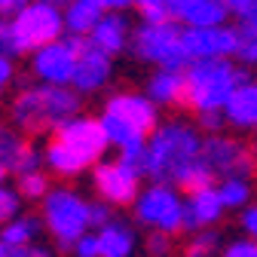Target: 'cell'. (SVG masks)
<instances>
[{
    "label": "cell",
    "instance_id": "8992f818",
    "mask_svg": "<svg viewBox=\"0 0 257 257\" xmlns=\"http://www.w3.org/2000/svg\"><path fill=\"white\" fill-rule=\"evenodd\" d=\"M132 52L138 61L153 68H172L184 71L193 61L184 43V25L175 19L166 22H141L132 34Z\"/></svg>",
    "mask_w": 257,
    "mask_h": 257
},
{
    "label": "cell",
    "instance_id": "8d00e7d4",
    "mask_svg": "<svg viewBox=\"0 0 257 257\" xmlns=\"http://www.w3.org/2000/svg\"><path fill=\"white\" fill-rule=\"evenodd\" d=\"M110 208H113V205H107V202H101V199L92 202V211H89V214H92V230H101L104 223L113 220V211H110Z\"/></svg>",
    "mask_w": 257,
    "mask_h": 257
},
{
    "label": "cell",
    "instance_id": "83f0119b",
    "mask_svg": "<svg viewBox=\"0 0 257 257\" xmlns=\"http://www.w3.org/2000/svg\"><path fill=\"white\" fill-rule=\"evenodd\" d=\"M0 52L10 55V58L28 55V49H25V43H22V37H19V28H16V22H13V16L0 19Z\"/></svg>",
    "mask_w": 257,
    "mask_h": 257
},
{
    "label": "cell",
    "instance_id": "e0dca14e",
    "mask_svg": "<svg viewBox=\"0 0 257 257\" xmlns=\"http://www.w3.org/2000/svg\"><path fill=\"white\" fill-rule=\"evenodd\" d=\"M144 95L163 110V107H178L184 104V71H172V68H156L147 83H144Z\"/></svg>",
    "mask_w": 257,
    "mask_h": 257
},
{
    "label": "cell",
    "instance_id": "30bf717a",
    "mask_svg": "<svg viewBox=\"0 0 257 257\" xmlns=\"http://www.w3.org/2000/svg\"><path fill=\"white\" fill-rule=\"evenodd\" d=\"M202 156L208 159V166L214 178H251L257 172V153L233 135H205L202 141Z\"/></svg>",
    "mask_w": 257,
    "mask_h": 257
},
{
    "label": "cell",
    "instance_id": "4316f807",
    "mask_svg": "<svg viewBox=\"0 0 257 257\" xmlns=\"http://www.w3.org/2000/svg\"><path fill=\"white\" fill-rule=\"evenodd\" d=\"M16 190L22 193V199H31V202H43L46 196H49V178H46V172L40 169V172H31V175H22V178H16Z\"/></svg>",
    "mask_w": 257,
    "mask_h": 257
},
{
    "label": "cell",
    "instance_id": "7bdbcfd3",
    "mask_svg": "<svg viewBox=\"0 0 257 257\" xmlns=\"http://www.w3.org/2000/svg\"><path fill=\"white\" fill-rule=\"evenodd\" d=\"M7 175H10V169H7V163L0 159V187H4V181H7Z\"/></svg>",
    "mask_w": 257,
    "mask_h": 257
},
{
    "label": "cell",
    "instance_id": "7a4b0ae2",
    "mask_svg": "<svg viewBox=\"0 0 257 257\" xmlns=\"http://www.w3.org/2000/svg\"><path fill=\"white\" fill-rule=\"evenodd\" d=\"M110 141L98 116H74L64 122L43 150V163L58 178H77L86 169H95L104 159Z\"/></svg>",
    "mask_w": 257,
    "mask_h": 257
},
{
    "label": "cell",
    "instance_id": "d590c367",
    "mask_svg": "<svg viewBox=\"0 0 257 257\" xmlns=\"http://www.w3.org/2000/svg\"><path fill=\"white\" fill-rule=\"evenodd\" d=\"M13 80H16V64H13L10 55L0 52V98L7 95V89L13 86Z\"/></svg>",
    "mask_w": 257,
    "mask_h": 257
},
{
    "label": "cell",
    "instance_id": "d4e9b609",
    "mask_svg": "<svg viewBox=\"0 0 257 257\" xmlns=\"http://www.w3.org/2000/svg\"><path fill=\"white\" fill-rule=\"evenodd\" d=\"M220 251H223V239H220L217 227L196 230L184 242V257H220Z\"/></svg>",
    "mask_w": 257,
    "mask_h": 257
},
{
    "label": "cell",
    "instance_id": "ee69618b",
    "mask_svg": "<svg viewBox=\"0 0 257 257\" xmlns=\"http://www.w3.org/2000/svg\"><path fill=\"white\" fill-rule=\"evenodd\" d=\"M46 4H55V7H64V4H68V0H46Z\"/></svg>",
    "mask_w": 257,
    "mask_h": 257
},
{
    "label": "cell",
    "instance_id": "ba28073f",
    "mask_svg": "<svg viewBox=\"0 0 257 257\" xmlns=\"http://www.w3.org/2000/svg\"><path fill=\"white\" fill-rule=\"evenodd\" d=\"M132 211L135 220L150 233H184V193L172 184L150 181L147 187H141Z\"/></svg>",
    "mask_w": 257,
    "mask_h": 257
},
{
    "label": "cell",
    "instance_id": "e575fe53",
    "mask_svg": "<svg viewBox=\"0 0 257 257\" xmlns=\"http://www.w3.org/2000/svg\"><path fill=\"white\" fill-rule=\"evenodd\" d=\"M239 227H242V236H248V239L257 242V202H251V205L239 214Z\"/></svg>",
    "mask_w": 257,
    "mask_h": 257
},
{
    "label": "cell",
    "instance_id": "277c9868",
    "mask_svg": "<svg viewBox=\"0 0 257 257\" xmlns=\"http://www.w3.org/2000/svg\"><path fill=\"white\" fill-rule=\"evenodd\" d=\"M248 83V74L236 58H202L184 68V104L193 113H214L223 110L230 95Z\"/></svg>",
    "mask_w": 257,
    "mask_h": 257
},
{
    "label": "cell",
    "instance_id": "7c38bea8",
    "mask_svg": "<svg viewBox=\"0 0 257 257\" xmlns=\"http://www.w3.org/2000/svg\"><path fill=\"white\" fill-rule=\"evenodd\" d=\"M31 71H34L37 83L49 86H74L77 74V37H61L55 43L40 46L31 52Z\"/></svg>",
    "mask_w": 257,
    "mask_h": 257
},
{
    "label": "cell",
    "instance_id": "8fae6325",
    "mask_svg": "<svg viewBox=\"0 0 257 257\" xmlns=\"http://www.w3.org/2000/svg\"><path fill=\"white\" fill-rule=\"evenodd\" d=\"M141 172L119 163V159H101L92 169V187L98 199L113 208H132L138 193H141Z\"/></svg>",
    "mask_w": 257,
    "mask_h": 257
},
{
    "label": "cell",
    "instance_id": "f6af8a7d",
    "mask_svg": "<svg viewBox=\"0 0 257 257\" xmlns=\"http://www.w3.org/2000/svg\"><path fill=\"white\" fill-rule=\"evenodd\" d=\"M254 83H257V74H254Z\"/></svg>",
    "mask_w": 257,
    "mask_h": 257
},
{
    "label": "cell",
    "instance_id": "6da1fadb",
    "mask_svg": "<svg viewBox=\"0 0 257 257\" xmlns=\"http://www.w3.org/2000/svg\"><path fill=\"white\" fill-rule=\"evenodd\" d=\"M205 135L190 119L159 122L156 132L147 138L144 178L156 184H172L181 193H193L214 184V172L202 156Z\"/></svg>",
    "mask_w": 257,
    "mask_h": 257
},
{
    "label": "cell",
    "instance_id": "52a82bcc",
    "mask_svg": "<svg viewBox=\"0 0 257 257\" xmlns=\"http://www.w3.org/2000/svg\"><path fill=\"white\" fill-rule=\"evenodd\" d=\"M92 202L83 199L71 187H52L43 199V223L58 242L61 251H71V245L92 230Z\"/></svg>",
    "mask_w": 257,
    "mask_h": 257
},
{
    "label": "cell",
    "instance_id": "b9f144b4",
    "mask_svg": "<svg viewBox=\"0 0 257 257\" xmlns=\"http://www.w3.org/2000/svg\"><path fill=\"white\" fill-rule=\"evenodd\" d=\"M0 257H13V248H10L4 239H0Z\"/></svg>",
    "mask_w": 257,
    "mask_h": 257
},
{
    "label": "cell",
    "instance_id": "4fadbf2b",
    "mask_svg": "<svg viewBox=\"0 0 257 257\" xmlns=\"http://www.w3.org/2000/svg\"><path fill=\"white\" fill-rule=\"evenodd\" d=\"M113 77V55L98 49L89 37H77V74L74 86L80 95H95L101 92Z\"/></svg>",
    "mask_w": 257,
    "mask_h": 257
},
{
    "label": "cell",
    "instance_id": "1f68e13d",
    "mask_svg": "<svg viewBox=\"0 0 257 257\" xmlns=\"http://www.w3.org/2000/svg\"><path fill=\"white\" fill-rule=\"evenodd\" d=\"M71 257H101V245H98V233H86V236H80L74 245H71V251H68Z\"/></svg>",
    "mask_w": 257,
    "mask_h": 257
},
{
    "label": "cell",
    "instance_id": "836d02e7",
    "mask_svg": "<svg viewBox=\"0 0 257 257\" xmlns=\"http://www.w3.org/2000/svg\"><path fill=\"white\" fill-rule=\"evenodd\" d=\"M196 125H199L202 135H217V132H223L227 119H223V110H214V113H199L196 116Z\"/></svg>",
    "mask_w": 257,
    "mask_h": 257
},
{
    "label": "cell",
    "instance_id": "7402d4cb",
    "mask_svg": "<svg viewBox=\"0 0 257 257\" xmlns=\"http://www.w3.org/2000/svg\"><path fill=\"white\" fill-rule=\"evenodd\" d=\"M43 217L37 214H19L16 220H10L7 227H0V239H4L10 248H31V245H37L40 233H43Z\"/></svg>",
    "mask_w": 257,
    "mask_h": 257
},
{
    "label": "cell",
    "instance_id": "74e56055",
    "mask_svg": "<svg viewBox=\"0 0 257 257\" xmlns=\"http://www.w3.org/2000/svg\"><path fill=\"white\" fill-rule=\"evenodd\" d=\"M223 4H227L230 16H236V19H245L257 10V0H223Z\"/></svg>",
    "mask_w": 257,
    "mask_h": 257
},
{
    "label": "cell",
    "instance_id": "2e32d148",
    "mask_svg": "<svg viewBox=\"0 0 257 257\" xmlns=\"http://www.w3.org/2000/svg\"><path fill=\"white\" fill-rule=\"evenodd\" d=\"M132 34L135 31L128 28V19L122 13H104V19L95 25L89 40L98 49H104L107 55H119L125 49H132Z\"/></svg>",
    "mask_w": 257,
    "mask_h": 257
},
{
    "label": "cell",
    "instance_id": "bcb514c9",
    "mask_svg": "<svg viewBox=\"0 0 257 257\" xmlns=\"http://www.w3.org/2000/svg\"><path fill=\"white\" fill-rule=\"evenodd\" d=\"M254 132H257V125H254Z\"/></svg>",
    "mask_w": 257,
    "mask_h": 257
},
{
    "label": "cell",
    "instance_id": "ac0fdd59",
    "mask_svg": "<svg viewBox=\"0 0 257 257\" xmlns=\"http://www.w3.org/2000/svg\"><path fill=\"white\" fill-rule=\"evenodd\" d=\"M223 119H227V125L236 128V132H248V128L257 125V83L254 80L242 83L230 95L227 107H223Z\"/></svg>",
    "mask_w": 257,
    "mask_h": 257
},
{
    "label": "cell",
    "instance_id": "ab89813d",
    "mask_svg": "<svg viewBox=\"0 0 257 257\" xmlns=\"http://www.w3.org/2000/svg\"><path fill=\"white\" fill-rule=\"evenodd\" d=\"M31 0H0V19H7V16H16L22 7H28Z\"/></svg>",
    "mask_w": 257,
    "mask_h": 257
},
{
    "label": "cell",
    "instance_id": "484cf974",
    "mask_svg": "<svg viewBox=\"0 0 257 257\" xmlns=\"http://www.w3.org/2000/svg\"><path fill=\"white\" fill-rule=\"evenodd\" d=\"M46 163H43V150H37L34 144H22L19 147V153L7 163V169H10V175H16V178H22V175H31V172H40Z\"/></svg>",
    "mask_w": 257,
    "mask_h": 257
},
{
    "label": "cell",
    "instance_id": "cb8c5ba5",
    "mask_svg": "<svg viewBox=\"0 0 257 257\" xmlns=\"http://www.w3.org/2000/svg\"><path fill=\"white\" fill-rule=\"evenodd\" d=\"M236 31H239L236 61H242V68H245V64H254V68H257V10L251 16L239 19Z\"/></svg>",
    "mask_w": 257,
    "mask_h": 257
},
{
    "label": "cell",
    "instance_id": "f35d334b",
    "mask_svg": "<svg viewBox=\"0 0 257 257\" xmlns=\"http://www.w3.org/2000/svg\"><path fill=\"white\" fill-rule=\"evenodd\" d=\"M98 4L104 7V13H125V10L138 7V0H98Z\"/></svg>",
    "mask_w": 257,
    "mask_h": 257
},
{
    "label": "cell",
    "instance_id": "f1b7e54d",
    "mask_svg": "<svg viewBox=\"0 0 257 257\" xmlns=\"http://www.w3.org/2000/svg\"><path fill=\"white\" fill-rule=\"evenodd\" d=\"M19 214H22V193L4 184L0 187V227H7Z\"/></svg>",
    "mask_w": 257,
    "mask_h": 257
},
{
    "label": "cell",
    "instance_id": "5b68a950",
    "mask_svg": "<svg viewBox=\"0 0 257 257\" xmlns=\"http://www.w3.org/2000/svg\"><path fill=\"white\" fill-rule=\"evenodd\" d=\"M101 125L110 147L122 150L128 144L147 141L159 125V107L144 92H113L101 107Z\"/></svg>",
    "mask_w": 257,
    "mask_h": 257
},
{
    "label": "cell",
    "instance_id": "f546056e",
    "mask_svg": "<svg viewBox=\"0 0 257 257\" xmlns=\"http://www.w3.org/2000/svg\"><path fill=\"white\" fill-rule=\"evenodd\" d=\"M172 248H175V242H172L169 233H147V239H144L147 257H169Z\"/></svg>",
    "mask_w": 257,
    "mask_h": 257
},
{
    "label": "cell",
    "instance_id": "d6a6232c",
    "mask_svg": "<svg viewBox=\"0 0 257 257\" xmlns=\"http://www.w3.org/2000/svg\"><path fill=\"white\" fill-rule=\"evenodd\" d=\"M220 257H257V242L248 239V236H239V239L223 245Z\"/></svg>",
    "mask_w": 257,
    "mask_h": 257
},
{
    "label": "cell",
    "instance_id": "3957f363",
    "mask_svg": "<svg viewBox=\"0 0 257 257\" xmlns=\"http://www.w3.org/2000/svg\"><path fill=\"white\" fill-rule=\"evenodd\" d=\"M80 92L71 86H49V83H34L16 92L10 104L13 125L25 135H43V132H58L64 122L80 116Z\"/></svg>",
    "mask_w": 257,
    "mask_h": 257
},
{
    "label": "cell",
    "instance_id": "d6986e66",
    "mask_svg": "<svg viewBox=\"0 0 257 257\" xmlns=\"http://www.w3.org/2000/svg\"><path fill=\"white\" fill-rule=\"evenodd\" d=\"M98 233V245H101V257H132L138 248V233L128 220L113 217L110 223H104Z\"/></svg>",
    "mask_w": 257,
    "mask_h": 257
},
{
    "label": "cell",
    "instance_id": "44dd1931",
    "mask_svg": "<svg viewBox=\"0 0 257 257\" xmlns=\"http://www.w3.org/2000/svg\"><path fill=\"white\" fill-rule=\"evenodd\" d=\"M227 19H230V10L223 0H190V7L178 22L184 28H217V25H227Z\"/></svg>",
    "mask_w": 257,
    "mask_h": 257
},
{
    "label": "cell",
    "instance_id": "9a60e30c",
    "mask_svg": "<svg viewBox=\"0 0 257 257\" xmlns=\"http://www.w3.org/2000/svg\"><path fill=\"white\" fill-rule=\"evenodd\" d=\"M227 208L220 202V193L217 184L202 187V190H193L184 193V233H196V230H211L223 220Z\"/></svg>",
    "mask_w": 257,
    "mask_h": 257
},
{
    "label": "cell",
    "instance_id": "4dcf8cb0",
    "mask_svg": "<svg viewBox=\"0 0 257 257\" xmlns=\"http://www.w3.org/2000/svg\"><path fill=\"white\" fill-rule=\"evenodd\" d=\"M22 144H25V141H22V135L16 132V128L0 125V159H4V163H10V159L19 153Z\"/></svg>",
    "mask_w": 257,
    "mask_h": 257
},
{
    "label": "cell",
    "instance_id": "5bb4252c",
    "mask_svg": "<svg viewBox=\"0 0 257 257\" xmlns=\"http://www.w3.org/2000/svg\"><path fill=\"white\" fill-rule=\"evenodd\" d=\"M184 43L193 61L202 58H236L239 31L233 25L217 28H184Z\"/></svg>",
    "mask_w": 257,
    "mask_h": 257
},
{
    "label": "cell",
    "instance_id": "9c48e42d",
    "mask_svg": "<svg viewBox=\"0 0 257 257\" xmlns=\"http://www.w3.org/2000/svg\"><path fill=\"white\" fill-rule=\"evenodd\" d=\"M13 22L28 52H37L40 46L61 40L64 31H68L64 28V7L46 4V0H31L28 7H22L13 16Z\"/></svg>",
    "mask_w": 257,
    "mask_h": 257
},
{
    "label": "cell",
    "instance_id": "60d3db41",
    "mask_svg": "<svg viewBox=\"0 0 257 257\" xmlns=\"http://www.w3.org/2000/svg\"><path fill=\"white\" fill-rule=\"evenodd\" d=\"M25 257H55V251L46 248V245H31V248L25 251Z\"/></svg>",
    "mask_w": 257,
    "mask_h": 257
},
{
    "label": "cell",
    "instance_id": "ffe728a7",
    "mask_svg": "<svg viewBox=\"0 0 257 257\" xmlns=\"http://www.w3.org/2000/svg\"><path fill=\"white\" fill-rule=\"evenodd\" d=\"M101 19H104V7L98 0H68L64 4V28H68L71 37H89Z\"/></svg>",
    "mask_w": 257,
    "mask_h": 257
},
{
    "label": "cell",
    "instance_id": "603a6c76",
    "mask_svg": "<svg viewBox=\"0 0 257 257\" xmlns=\"http://www.w3.org/2000/svg\"><path fill=\"white\" fill-rule=\"evenodd\" d=\"M217 193H220V202L227 211H245L254 202V187L251 178H220L217 181Z\"/></svg>",
    "mask_w": 257,
    "mask_h": 257
}]
</instances>
